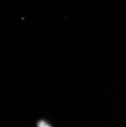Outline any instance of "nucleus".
Instances as JSON below:
<instances>
[{
    "label": "nucleus",
    "mask_w": 126,
    "mask_h": 127,
    "mask_svg": "<svg viewBox=\"0 0 126 127\" xmlns=\"http://www.w3.org/2000/svg\"><path fill=\"white\" fill-rule=\"evenodd\" d=\"M38 127H51L47 123L43 121H41L38 123L37 124Z\"/></svg>",
    "instance_id": "obj_1"
}]
</instances>
